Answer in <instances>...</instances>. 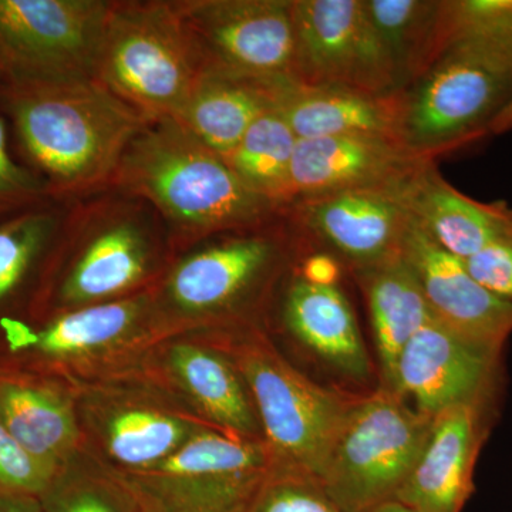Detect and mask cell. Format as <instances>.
I'll return each mask as SVG.
<instances>
[{"instance_id": "39", "label": "cell", "mask_w": 512, "mask_h": 512, "mask_svg": "<svg viewBox=\"0 0 512 512\" xmlns=\"http://www.w3.org/2000/svg\"><path fill=\"white\" fill-rule=\"evenodd\" d=\"M510 237L512 238V227H511V231H510Z\"/></svg>"}, {"instance_id": "23", "label": "cell", "mask_w": 512, "mask_h": 512, "mask_svg": "<svg viewBox=\"0 0 512 512\" xmlns=\"http://www.w3.org/2000/svg\"><path fill=\"white\" fill-rule=\"evenodd\" d=\"M399 194L417 227L461 261L510 235L512 210L507 204L467 197L444 180L436 160L414 171L399 185Z\"/></svg>"}, {"instance_id": "7", "label": "cell", "mask_w": 512, "mask_h": 512, "mask_svg": "<svg viewBox=\"0 0 512 512\" xmlns=\"http://www.w3.org/2000/svg\"><path fill=\"white\" fill-rule=\"evenodd\" d=\"M205 63L174 0H113L96 80L147 120L173 117Z\"/></svg>"}, {"instance_id": "19", "label": "cell", "mask_w": 512, "mask_h": 512, "mask_svg": "<svg viewBox=\"0 0 512 512\" xmlns=\"http://www.w3.org/2000/svg\"><path fill=\"white\" fill-rule=\"evenodd\" d=\"M431 160L434 158L421 156L393 137L298 140L289 171L286 208L295 201L335 192L399 187Z\"/></svg>"}, {"instance_id": "12", "label": "cell", "mask_w": 512, "mask_h": 512, "mask_svg": "<svg viewBox=\"0 0 512 512\" xmlns=\"http://www.w3.org/2000/svg\"><path fill=\"white\" fill-rule=\"evenodd\" d=\"M113 0H0V87L96 80Z\"/></svg>"}, {"instance_id": "34", "label": "cell", "mask_w": 512, "mask_h": 512, "mask_svg": "<svg viewBox=\"0 0 512 512\" xmlns=\"http://www.w3.org/2000/svg\"><path fill=\"white\" fill-rule=\"evenodd\" d=\"M53 477L0 423V491L39 498Z\"/></svg>"}, {"instance_id": "8", "label": "cell", "mask_w": 512, "mask_h": 512, "mask_svg": "<svg viewBox=\"0 0 512 512\" xmlns=\"http://www.w3.org/2000/svg\"><path fill=\"white\" fill-rule=\"evenodd\" d=\"M511 100V52L467 40L450 43L403 90L400 138L436 160L488 134L491 121Z\"/></svg>"}, {"instance_id": "10", "label": "cell", "mask_w": 512, "mask_h": 512, "mask_svg": "<svg viewBox=\"0 0 512 512\" xmlns=\"http://www.w3.org/2000/svg\"><path fill=\"white\" fill-rule=\"evenodd\" d=\"M272 464L264 441L205 427L156 466L106 470L137 512H248Z\"/></svg>"}, {"instance_id": "9", "label": "cell", "mask_w": 512, "mask_h": 512, "mask_svg": "<svg viewBox=\"0 0 512 512\" xmlns=\"http://www.w3.org/2000/svg\"><path fill=\"white\" fill-rule=\"evenodd\" d=\"M431 420L382 386L355 394L318 476L333 504L342 512H369L394 500Z\"/></svg>"}, {"instance_id": "14", "label": "cell", "mask_w": 512, "mask_h": 512, "mask_svg": "<svg viewBox=\"0 0 512 512\" xmlns=\"http://www.w3.org/2000/svg\"><path fill=\"white\" fill-rule=\"evenodd\" d=\"M296 83L400 92L365 0H292Z\"/></svg>"}, {"instance_id": "22", "label": "cell", "mask_w": 512, "mask_h": 512, "mask_svg": "<svg viewBox=\"0 0 512 512\" xmlns=\"http://www.w3.org/2000/svg\"><path fill=\"white\" fill-rule=\"evenodd\" d=\"M276 299L282 328L309 355L349 382L372 379V357L338 285L312 281L293 266Z\"/></svg>"}, {"instance_id": "21", "label": "cell", "mask_w": 512, "mask_h": 512, "mask_svg": "<svg viewBox=\"0 0 512 512\" xmlns=\"http://www.w3.org/2000/svg\"><path fill=\"white\" fill-rule=\"evenodd\" d=\"M402 255L419 279L434 319L464 338L503 352L512 333V302L478 284L464 261L431 241L413 218Z\"/></svg>"}, {"instance_id": "4", "label": "cell", "mask_w": 512, "mask_h": 512, "mask_svg": "<svg viewBox=\"0 0 512 512\" xmlns=\"http://www.w3.org/2000/svg\"><path fill=\"white\" fill-rule=\"evenodd\" d=\"M113 185L157 211L175 254L212 235L284 215L171 117L148 121L127 148Z\"/></svg>"}, {"instance_id": "5", "label": "cell", "mask_w": 512, "mask_h": 512, "mask_svg": "<svg viewBox=\"0 0 512 512\" xmlns=\"http://www.w3.org/2000/svg\"><path fill=\"white\" fill-rule=\"evenodd\" d=\"M167 338L150 289L39 322L12 323L0 333V355L76 386L140 372L151 349Z\"/></svg>"}, {"instance_id": "3", "label": "cell", "mask_w": 512, "mask_h": 512, "mask_svg": "<svg viewBox=\"0 0 512 512\" xmlns=\"http://www.w3.org/2000/svg\"><path fill=\"white\" fill-rule=\"evenodd\" d=\"M302 251L284 215L202 239L175 254L153 288L161 322L171 338L265 326Z\"/></svg>"}, {"instance_id": "32", "label": "cell", "mask_w": 512, "mask_h": 512, "mask_svg": "<svg viewBox=\"0 0 512 512\" xmlns=\"http://www.w3.org/2000/svg\"><path fill=\"white\" fill-rule=\"evenodd\" d=\"M248 512H342L318 478L296 468L272 464Z\"/></svg>"}, {"instance_id": "30", "label": "cell", "mask_w": 512, "mask_h": 512, "mask_svg": "<svg viewBox=\"0 0 512 512\" xmlns=\"http://www.w3.org/2000/svg\"><path fill=\"white\" fill-rule=\"evenodd\" d=\"M43 512H137L128 495L84 448L39 497Z\"/></svg>"}, {"instance_id": "26", "label": "cell", "mask_w": 512, "mask_h": 512, "mask_svg": "<svg viewBox=\"0 0 512 512\" xmlns=\"http://www.w3.org/2000/svg\"><path fill=\"white\" fill-rule=\"evenodd\" d=\"M298 140L335 136L400 138L403 90L370 94L345 87L292 83L278 107Z\"/></svg>"}, {"instance_id": "28", "label": "cell", "mask_w": 512, "mask_h": 512, "mask_svg": "<svg viewBox=\"0 0 512 512\" xmlns=\"http://www.w3.org/2000/svg\"><path fill=\"white\" fill-rule=\"evenodd\" d=\"M365 8L392 64L397 89H409L443 50V0H365Z\"/></svg>"}, {"instance_id": "17", "label": "cell", "mask_w": 512, "mask_h": 512, "mask_svg": "<svg viewBox=\"0 0 512 512\" xmlns=\"http://www.w3.org/2000/svg\"><path fill=\"white\" fill-rule=\"evenodd\" d=\"M501 356L431 318L403 349L390 392L429 417L456 404L497 399Z\"/></svg>"}, {"instance_id": "35", "label": "cell", "mask_w": 512, "mask_h": 512, "mask_svg": "<svg viewBox=\"0 0 512 512\" xmlns=\"http://www.w3.org/2000/svg\"><path fill=\"white\" fill-rule=\"evenodd\" d=\"M470 275L498 298L512 302V238L498 239L464 261Z\"/></svg>"}, {"instance_id": "1", "label": "cell", "mask_w": 512, "mask_h": 512, "mask_svg": "<svg viewBox=\"0 0 512 512\" xmlns=\"http://www.w3.org/2000/svg\"><path fill=\"white\" fill-rule=\"evenodd\" d=\"M20 163L50 197L73 201L113 185L127 148L148 123L97 80L0 87Z\"/></svg>"}, {"instance_id": "36", "label": "cell", "mask_w": 512, "mask_h": 512, "mask_svg": "<svg viewBox=\"0 0 512 512\" xmlns=\"http://www.w3.org/2000/svg\"><path fill=\"white\" fill-rule=\"evenodd\" d=\"M0 512H43L39 498L0 491Z\"/></svg>"}, {"instance_id": "2", "label": "cell", "mask_w": 512, "mask_h": 512, "mask_svg": "<svg viewBox=\"0 0 512 512\" xmlns=\"http://www.w3.org/2000/svg\"><path fill=\"white\" fill-rule=\"evenodd\" d=\"M174 256L163 220L138 195L109 185L69 201L30 323L150 291Z\"/></svg>"}, {"instance_id": "37", "label": "cell", "mask_w": 512, "mask_h": 512, "mask_svg": "<svg viewBox=\"0 0 512 512\" xmlns=\"http://www.w3.org/2000/svg\"><path fill=\"white\" fill-rule=\"evenodd\" d=\"M512 130V100L503 110L498 113V116L491 121L488 127V134H503Z\"/></svg>"}, {"instance_id": "15", "label": "cell", "mask_w": 512, "mask_h": 512, "mask_svg": "<svg viewBox=\"0 0 512 512\" xmlns=\"http://www.w3.org/2000/svg\"><path fill=\"white\" fill-rule=\"evenodd\" d=\"M284 217L305 248H322L350 274L402 255L404 238L412 224L399 187L362 188L305 198L289 205Z\"/></svg>"}, {"instance_id": "38", "label": "cell", "mask_w": 512, "mask_h": 512, "mask_svg": "<svg viewBox=\"0 0 512 512\" xmlns=\"http://www.w3.org/2000/svg\"><path fill=\"white\" fill-rule=\"evenodd\" d=\"M369 512H416L412 508L407 507L397 500L384 501V503L376 505Z\"/></svg>"}, {"instance_id": "27", "label": "cell", "mask_w": 512, "mask_h": 512, "mask_svg": "<svg viewBox=\"0 0 512 512\" xmlns=\"http://www.w3.org/2000/svg\"><path fill=\"white\" fill-rule=\"evenodd\" d=\"M365 295L379 366V386L392 390L397 360L431 318L419 279L403 255L352 274Z\"/></svg>"}, {"instance_id": "6", "label": "cell", "mask_w": 512, "mask_h": 512, "mask_svg": "<svg viewBox=\"0 0 512 512\" xmlns=\"http://www.w3.org/2000/svg\"><path fill=\"white\" fill-rule=\"evenodd\" d=\"M207 335L244 377L274 463L318 478L355 394L329 389L299 372L276 349L265 326Z\"/></svg>"}, {"instance_id": "25", "label": "cell", "mask_w": 512, "mask_h": 512, "mask_svg": "<svg viewBox=\"0 0 512 512\" xmlns=\"http://www.w3.org/2000/svg\"><path fill=\"white\" fill-rule=\"evenodd\" d=\"M289 84L207 67L173 119L225 158L259 117L278 107Z\"/></svg>"}, {"instance_id": "18", "label": "cell", "mask_w": 512, "mask_h": 512, "mask_svg": "<svg viewBox=\"0 0 512 512\" xmlns=\"http://www.w3.org/2000/svg\"><path fill=\"white\" fill-rule=\"evenodd\" d=\"M495 399L448 407L431 420L419 458L394 500L416 512H461L494 417Z\"/></svg>"}, {"instance_id": "11", "label": "cell", "mask_w": 512, "mask_h": 512, "mask_svg": "<svg viewBox=\"0 0 512 512\" xmlns=\"http://www.w3.org/2000/svg\"><path fill=\"white\" fill-rule=\"evenodd\" d=\"M74 387L83 448L110 471L156 466L210 427L140 372Z\"/></svg>"}, {"instance_id": "31", "label": "cell", "mask_w": 512, "mask_h": 512, "mask_svg": "<svg viewBox=\"0 0 512 512\" xmlns=\"http://www.w3.org/2000/svg\"><path fill=\"white\" fill-rule=\"evenodd\" d=\"M441 35L443 50L468 40L512 53V0H443Z\"/></svg>"}, {"instance_id": "33", "label": "cell", "mask_w": 512, "mask_h": 512, "mask_svg": "<svg viewBox=\"0 0 512 512\" xmlns=\"http://www.w3.org/2000/svg\"><path fill=\"white\" fill-rule=\"evenodd\" d=\"M47 198L53 197L45 183L16 157L8 121L0 114V220Z\"/></svg>"}, {"instance_id": "13", "label": "cell", "mask_w": 512, "mask_h": 512, "mask_svg": "<svg viewBox=\"0 0 512 512\" xmlns=\"http://www.w3.org/2000/svg\"><path fill=\"white\" fill-rule=\"evenodd\" d=\"M205 69L296 83L292 0H174Z\"/></svg>"}, {"instance_id": "20", "label": "cell", "mask_w": 512, "mask_h": 512, "mask_svg": "<svg viewBox=\"0 0 512 512\" xmlns=\"http://www.w3.org/2000/svg\"><path fill=\"white\" fill-rule=\"evenodd\" d=\"M0 423L53 474L83 448L74 384L3 355Z\"/></svg>"}, {"instance_id": "29", "label": "cell", "mask_w": 512, "mask_h": 512, "mask_svg": "<svg viewBox=\"0 0 512 512\" xmlns=\"http://www.w3.org/2000/svg\"><path fill=\"white\" fill-rule=\"evenodd\" d=\"M296 143L298 137L281 111L269 110L249 127L225 161L249 190L284 212Z\"/></svg>"}, {"instance_id": "24", "label": "cell", "mask_w": 512, "mask_h": 512, "mask_svg": "<svg viewBox=\"0 0 512 512\" xmlns=\"http://www.w3.org/2000/svg\"><path fill=\"white\" fill-rule=\"evenodd\" d=\"M67 208L47 198L0 220V333L35 318Z\"/></svg>"}, {"instance_id": "16", "label": "cell", "mask_w": 512, "mask_h": 512, "mask_svg": "<svg viewBox=\"0 0 512 512\" xmlns=\"http://www.w3.org/2000/svg\"><path fill=\"white\" fill-rule=\"evenodd\" d=\"M140 373L212 429L264 441L244 377L232 357L207 333L161 340L148 353Z\"/></svg>"}]
</instances>
